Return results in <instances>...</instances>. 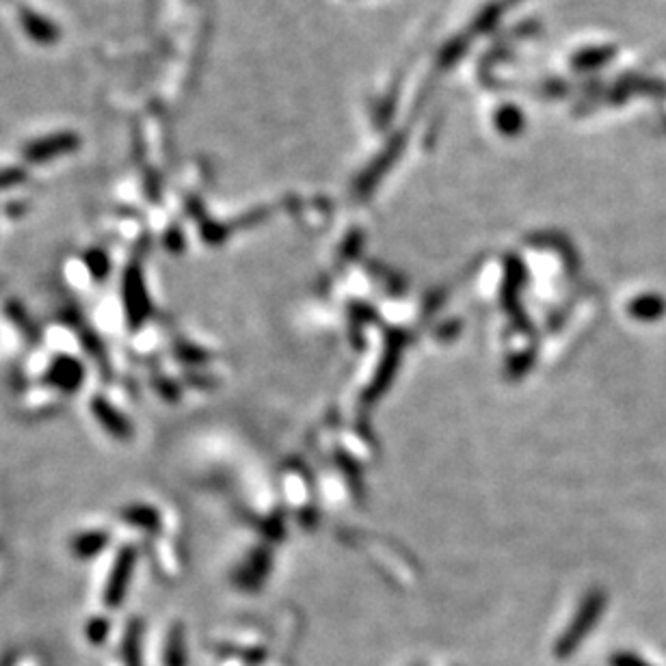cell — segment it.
Wrapping results in <instances>:
<instances>
[{
  "label": "cell",
  "instance_id": "6da1fadb",
  "mask_svg": "<svg viewBox=\"0 0 666 666\" xmlns=\"http://www.w3.org/2000/svg\"><path fill=\"white\" fill-rule=\"evenodd\" d=\"M121 297H124V310H126V322L130 329H139L145 325L151 303L148 288H145V277L139 264H130L126 267L124 277H121Z\"/></svg>",
  "mask_w": 666,
  "mask_h": 666
},
{
  "label": "cell",
  "instance_id": "7a4b0ae2",
  "mask_svg": "<svg viewBox=\"0 0 666 666\" xmlns=\"http://www.w3.org/2000/svg\"><path fill=\"white\" fill-rule=\"evenodd\" d=\"M78 148H81V136L72 130H61L31 141V143L22 150V156L27 163L42 165L52 159H58V156L72 154V151H76Z\"/></svg>",
  "mask_w": 666,
  "mask_h": 666
},
{
  "label": "cell",
  "instance_id": "3957f363",
  "mask_svg": "<svg viewBox=\"0 0 666 666\" xmlns=\"http://www.w3.org/2000/svg\"><path fill=\"white\" fill-rule=\"evenodd\" d=\"M135 565H136V547L124 546L120 552H117L115 562H112V569L109 574V580H106V589H105L106 604L109 606L121 604V600L126 597V591H128L132 574H135Z\"/></svg>",
  "mask_w": 666,
  "mask_h": 666
},
{
  "label": "cell",
  "instance_id": "277c9868",
  "mask_svg": "<svg viewBox=\"0 0 666 666\" xmlns=\"http://www.w3.org/2000/svg\"><path fill=\"white\" fill-rule=\"evenodd\" d=\"M43 381L63 394H76L85 381V366L72 355H57L48 366Z\"/></svg>",
  "mask_w": 666,
  "mask_h": 666
},
{
  "label": "cell",
  "instance_id": "5b68a950",
  "mask_svg": "<svg viewBox=\"0 0 666 666\" xmlns=\"http://www.w3.org/2000/svg\"><path fill=\"white\" fill-rule=\"evenodd\" d=\"M89 407H91V414L96 415V420L100 422V426L106 430V433L112 435L117 442H130L132 435H135L132 422L126 418L124 414H121L120 409L112 407L105 396H93Z\"/></svg>",
  "mask_w": 666,
  "mask_h": 666
},
{
  "label": "cell",
  "instance_id": "8992f818",
  "mask_svg": "<svg viewBox=\"0 0 666 666\" xmlns=\"http://www.w3.org/2000/svg\"><path fill=\"white\" fill-rule=\"evenodd\" d=\"M19 24H22L24 33L39 43V46H52L61 37V28L57 27L52 19H48L42 13L33 12V9H19Z\"/></svg>",
  "mask_w": 666,
  "mask_h": 666
},
{
  "label": "cell",
  "instance_id": "52a82bcc",
  "mask_svg": "<svg viewBox=\"0 0 666 666\" xmlns=\"http://www.w3.org/2000/svg\"><path fill=\"white\" fill-rule=\"evenodd\" d=\"M106 546H109V532L87 530V532H81V535H76L74 538H72L70 550L76 558H81V561H87V558H93V556L100 554V552L105 550Z\"/></svg>",
  "mask_w": 666,
  "mask_h": 666
},
{
  "label": "cell",
  "instance_id": "ba28073f",
  "mask_svg": "<svg viewBox=\"0 0 666 666\" xmlns=\"http://www.w3.org/2000/svg\"><path fill=\"white\" fill-rule=\"evenodd\" d=\"M121 519L130 523L132 528H139L143 532H156L160 528L159 511L148 507V504H130L121 511Z\"/></svg>",
  "mask_w": 666,
  "mask_h": 666
},
{
  "label": "cell",
  "instance_id": "9c48e42d",
  "mask_svg": "<svg viewBox=\"0 0 666 666\" xmlns=\"http://www.w3.org/2000/svg\"><path fill=\"white\" fill-rule=\"evenodd\" d=\"M85 267L87 271H89V275L93 279H97V282H105L106 277H109L111 273V256L105 252V249H89V252L85 253Z\"/></svg>",
  "mask_w": 666,
  "mask_h": 666
},
{
  "label": "cell",
  "instance_id": "30bf717a",
  "mask_svg": "<svg viewBox=\"0 0 666 666\" xmlns=\"http://www.w3.org/2000/svg\"><path fill=\"white\" fill-rule=\"evenodd\" d=\"M28 171L24 166H4L0 169V190L13 189V186H19L27 182Z\"/></svg>",
  "mask_w": 666,
  "mask_h": 666
},
{
  "label": "cell",
  "instance_id": "8fae6325",
  "mask_svg": "<svg viewBox=\"0 0 666 666\" xmlns=\"http://www.w3.org/2000/svg\"><path fill=\"white\" fill-rule=\"evenodd\" d=\"M7 312H9V316H12V321L24 331V336H27L28 340H35V327H33V322L28 321L27 312H24L18 303H9Z\"/></svg>",
  "mask_w": 666,
  "mask_h": 666
},
{
  "label": "cell",
  "instance_id": "7c38bea8",
  "mask_svg": "<svg viewBox=\"0 0 666 666\" xmlns=\"http://www.w3.org/2000/svg\"><path fill=\"white\" fill-rule=\"evenodd\" d=\"M165 244L171 249V252H180V249H182V234H180L175 228H171L165 236Z\"/></svg>",
  "mask_w": 666,
  "mask_h": 666
}]
</instances>
